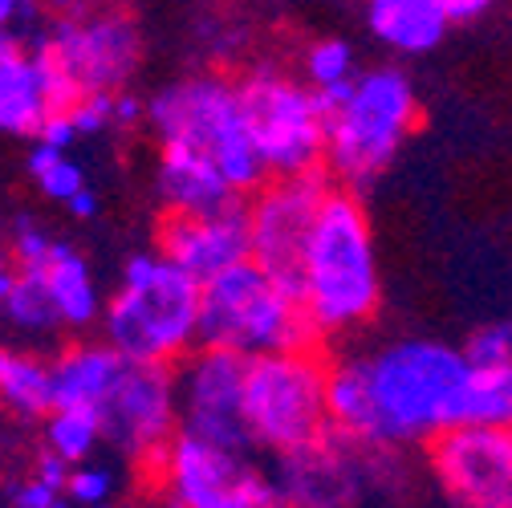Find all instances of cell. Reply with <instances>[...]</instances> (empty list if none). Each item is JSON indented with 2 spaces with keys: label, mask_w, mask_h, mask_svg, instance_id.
<instances>
[{
  "label": "cell",
  "mask_w": 512,
  "mask_h": 508,
  "mask_svg": "<svg viewBox=\"0 0 512 508\" xmlns=\"http://www.w3.org/2000/svg\"><path fill=\"white\" fill-rule=\"evenodd\" d=\"M472 374L468 350L443 342H395L370 358L330 370V423L350 439L395 448L431 443L439 431L460 427V399Z\"/></svg>",
  "instance_id": "1"
},
{
  "label": "cell",
  "mask_w": 512,
  "mask_h": 508,
  "mask_svg": "<svg viewBox=\"0 0 512 508\" xmlns=\"http://www.w3.org/2000/svg\"><path fill=\"white\" fill-rule=\"evenodd\" d=\"M305 309L322 338L362 326L378 309V257L370 220L354 192H334L305 244Z\"/></svg>",
  "instance_id": "2"
},
{
  "label": "cell",
  "mask_w": 512,
  "mask_h": 508,
  "mask_svg": "<svg viewBox=\"0 0 512 508\" xmlns=\"http://www.w3.org/2000/svg\"><path fill=\"white\" fill-rule=\"evenodd\" d=\"M196 342L240 354H273L313 350L322 342V330L313 326L305 301L285 293L256 257H244L204 281Z\"/></svg>",
  "instance_id": "3"
},
{
  "label": "cell",
  "mask_w": 512,
  "mask_h": 508,
  "mask_svg": "<svg viewBox=\"0 0 512 508\" xmlns=\"http://www.w3.org/2000/svg\"><path fill=\"white\" fill-rule=\"evenodd\" d=\"M330 370L313 350H273L248 354L244 370V423L261 448L281 456H301L326 439Z\"/></svg>",
  "instance_id": "4"
},
{
  "label": "cell",
  "mask_w": 512,
  "mask_h": 508,
  "mask_svg": "<svg viewBox=\"0 0 512 508\" xmlns=\"http://www.w3.org/2000/svg\"><path fill=\"white\" fill-rule=\"evenodd\" d=\"M151 126L163 143H191L208 151L236 192H256L269 167L256 151L236 86L224 78H187L159 90L147 106Z\"/></svg>",
  "instance_id": "5"
},
{
  "label": "cell",
  "mask_w": 512,
  "mask_h": 508,
  "mask_svg": "<svg viewBox=\"0 0 512 508\" xmlns=\"http://www.w3.org/2000/svg\"><path fill=\"white\" fill-rule=\"evenodd\" d=\"M419 122V98L403 70H366L354 78L350 102L326 118V167L350 187H366L387 171L411 126Z\"/></svg>",
  "instance_id": "6"
},
{
  "label": "cell",
  "mask_w": 512,
  "mask_h": 508,
  "mask_svg": "<svg viewBox=\"0 0 512 508\" xmlns=\"http://www.w3.org/2000/svg\"><path fill=\"white\" fill-rule=\"evenodd\" d=\"M200 293H204V281L196 273L163 257L155 285L147 289L122 285V293L110 297L102 313L106 342L131 362H175L196 342Z\"/></svg>",
  "instance_id": "7"
},
{
  "label": "cell",
  "mask_w": 512,
  "mask_h": 508,
  "mask_svg": "<svg viewBox=\"0 0 512 508\" xmlns=\"http://www.w3.org/2000/svg\"><path fill=\"white\" fill-rule=\"evenodd\" d=\"M240 106L248 118V131L256 139L265 167L273 175H301L309 167H322L326 159V114L317 110L313 94L297 82L256 70L240 86Z\"/></svg>",
  "instance_id": "8"
},
{
  "label": "cell",
  "mask_w": 512,
  "mask_h": 508,
  "mask_svg": "<svg viewBox=\"0 0 512 508\" xmlns=\"http://www.w3.org/2000/svg\"><path fill=\"white\" fill-rule=\"evenodd\" d=\"M330 196V167H309L301 175H281V183L265 187L252 212V257L261 261L285 293L305 301V244Z\"/></svg>",
  "instance_id": "9"
},
{
  "label": "cell",
  "mask_w": 512,
  "mask_h": 508,
  "mask_svg": "<svg viewBox=\"0 0 512 508\" xmlns=\"http://www.w3.org/2000/svg\"><path fill=\"white\" fill-rule=\"evenodd\" d=\"M439 488L468 508H512V423H464L431 439Z\"/></svg>",
  "instance_id": "10"
},
{
  "label": "cell",
  "mask_w": 512,
  "mask_h": 508,
  "mask_svg": "<svg viewBox=\"0 0 512 508\" xmlns=\"http://www.w3.org/2000/svg\"><path fill=\"white\" fill-rule=\"evenodd\" d=\"M244 370L248 354L228 346H204V354L183 374V431L216 443L232 456H244L256 443L244 423Z\"/></svg>",
  "instance_id": "11"
},
{
  "label": "cell",
  "mask_w": 512,
  "mask_h": 508,
  "mask_svg": "<svg viewBox=\"0 0 512 508\" xmlns=\"http://www.w3.org/2000/svg\"><path fill=\"white\" fill-rule=\"evenodd\" d=\"M102 411V439L126 456H151L163 448L175 423V378L167 362H131Z\"/></svg>",
  "instance_id": "12"
},
{
  "label": "cell",
  "mask_w": 512,
  "mask_h": 508,
  "mask_svg": "<svg viewBox=\"0 0 512 508\" xmlns=\"http://www.w3.org/2000/svg\"><path fill=\"white\" fill-rule=\"evenodd\" d=\"M163 257L179 261L200 281L216 277L220 269L252 257V212L244 204L216 212V216H191V212H171L159 232Z\"/></svg>",
  "instance_id": "13"
},
{
  "label": "cell",
  "mask_w": 512,
  "mask_h": 508,
  "mask_svg": "<svg viewBox=\"0 0 512 508\" xmlns=\"http://www.w3.org/2000/svg\"><path fill=\"white\" fill-rule=\"evenodd\" d=\"M49 45L74 70V78L86 86V94L122 86L131 78L135 57H139L135 25L122 17H106V21H90V25H57Z\"/></svg>",
  "instance_id": "14"
},
{
  "label": "cell",
  "mask_w": 512,
  "mask_h": 508,
  "mask_svg": "<svg viewBox=\"0 0 512 508\" xmlns=\"http://www.w3.org/2000/svg\"><path fill=\"white\" fill-rule=\"evenodd\" d=\"M240 472H244L240 456L183 431L167 448L163 488H167V500L183 508H232V488Z\"/></svg>",
  "instance_id": "15"
},
{
  "label": "cell",
  "mask_w": 512,
  "mask_h": 508,
  "mask_svg": "<svg viewBox=\"0 0 512 508\" xmlns=\"http://www.w3.org/2000/svg\"><path fill=\"white\" fill-rule=\"evenodd\" d=\"M159 196L171 212H191V216H216L240 204V192L220 171V163L191 143H163Z\"/></svg>",
  "instance_id": "16"
},
{
  "label": "cell",
  "mask_w": 512,
  "mask_h": 508,
  "mask_svg": "<svg viewBox=\"0 0 512 508\" xmlns=\"http://www.w3.org/2000/svg\"><path fill=\"white\" fill-rule=\"evenodd\" d=\"M131 358L118 354L110 342L106 346H78L61 354V362L49 370L53 374V411L61 407H102L118 378L126 374Z\"/></svg>",
  "instance_id": "17"
},
{
  "label": "cell",
  "mask_w": 512,
  "mask_h": 508,
  "mask_svg": "<svg viewBox=\"0 0 512 508\" xmlns=\"http://www.w3.org/2000/svg\"><path fill=\"white\" fill-rule=\"evenodd\" d=\"M366 25L399 53H427L443 41L452 17L439 0H366Z\"/></svg>",
  "instance_id": "18"
},
{
  "label": "cell",
  "mask_w": 512,
  "mask_h": 508,
  "mask_svg": "<svg viewBox=\"0 0 512 508\" xmlns=\"http://www.w3.org/2000/svg\"><path fill=\"white\" fill-rule=\"evenodd\" d=\"M45 273H49V289H53V301L61 313V326H70V330L94 326L98 322V293H94L90 269L78 252L70 244H53Z\"/></svg>",
  "instance_id": "19"
},
{
  "label": "cell",
  "mask_w": 512,
  "mask_h": 508,
  "mask_svg": "<svg viewBox=\"0 0 512 508\" xmlns=\"http://www.w3.org/2000/svg\"><path fill=\"white\" fill-rule=\"evenodd\" d=\"M49 114L37 66L29 57H13L5 70H0V131L5 135H37L41 122Z\"/></svg>",
  "instance_id": "20"
},
{
  "label": "cell",
  "mask_w": 512,
  "mask_h": 508,
  "mask_svg": "<svg viewBox=\"0 0 512 508\" xmlns=\"http://www.w3.org/2000/svg\"><path fill=\"white\" fill-rule=\"evenodd\" d=\"M0 399H5L17 415H49L53 411V374L33 362L29 354L0 350Z\"/></svg>",
  "instance_id": "21"
},
{
  "label": "cell",
  "mask_w": 512,
  "mask_h": 508,
  "mask_svg": "<svg viewBox=\"0 0 512 508\" xmlns=\"http://www.w3.org/2000/svg\"><path fill=\"white\" fill-rule=\"evenodd\" d=\"M464 423H512V366H476L460 399Z\"/></svg>",
  "instance_id": "22"
},
{
  "label": "cell",
  "mask_w": 512,
  "mask_h": 508,
  "mask_svg": "<svg viewBox=\"0 0 512 508\" xmlns=\"http://www.w3.org/2000/svg\"><path fill=\"white\" fill-rule=\"evenodd\" d=\"M5 313H9L13 326L33 330V334H45V330H53V326L61 322L45 265H25V269H21L13 293L5 297Z\"/></svg>",
  "instance_id": "23"
},
{
  "label": "cell",
  "mask_w": 512,
  "mask_h": 508,
  "mask_svg": "<svg viewBox=\"0 0 512 508\" xmlns=\"http://www.w3.org/2000/svg\"><path fill=\"white\" fill-rule=\"evenodd\" d=\"M49 448L61 452L70 464L86 460L94 452V443L102 439V411L98 407H61L45 423Z\"/></svg>",
  "instance_id": "24"
},
{
  "label": "cell",
  "mask_w": 512,
  "mask_h": 508,
  "mask_svg": "<svg viewBox=\"0 0 512 508\" xmlns=\"http://www.w3.org/2000/svg\"><path fill=\"white\" fill-rule=\"evenodd\" d=\"M33 66H37V78H41V90H45L49 110L70 114V110L86 98V86L74 78V70L66 66V61H61V57L53 53V45H49V41H41V45H37Z\"/></svg>",
  "instance_id": "25"
},
{
  "label": "cell",
  "mask_w": 512,
  "mask_h": 508,
  "mask_svg": "<svg viewBox=\"0 0 512 508\" xmlns=\"http://www.w3.org/2000/svg\"><path fill=\"white\" fill-rule=\"evenodd\" d=\"M305 70L313 86H330L342 78H354V49L346 41H317L305 57Z\"/></svg>",
  "instance_id": "26"
},
{
  "label": "cell",
  "mask_w": 512,
  "mask_h": 508,
  "mask_svg": "<svg viewBox=\"0 0 512 508\" xmlns=\"http://www.w3.org/2000/svg\"><path fill=\"white\" fill-rule=\"evenodd\" d=\"M464 350L476 366H512V322H496V326L476 330Z\"/></svg>",
  "instance_id": "27"
},
{
  "label": "cell",
  "mask_w": 512,
  "mask_h": 508,
  "mask_svg": "<svg viewBox=\"0 0 512 508\" xmlns=\"http://www.w3.org/2000/svg\"><path fill=\"white\" fill-rule=\"evenodd\" d=\"M37 183H41V192L49 196V200H61V204H70L78 192H82V167L78 163H70L66 155H61L45 175H37Z\"/></svg>",
  "instance_id": "28"
},
{
  "label": "cell",
  "mask_w": 512,
  "mask_h": 508,
  "mask_svg": "<svg viewBox=\"0 0 512 508\" xmlns=\"http://www.w3.org/2000/svg\"><path fill=\"white\" fill-rule=\"evenodd\" d=\"M114 90H90L70 114H74V122H78V135H98L102 126L114 118Z\"/></svg>",
  "instance_id": "29"
},
{
  "label": "cell",
  "mask_w": 512,
  "mask_h": 508,
  "mask_svg": "<svg viewBox=\"0 0 512 508\" xmlns=\"http://www.w3.org/2000/svg\"><path fill=\"white\" fill-rule=\"evenodd\" d=\"M114 492V476L106 468H78L70 476V500L78 504H102Z\"/></svg>",
  "instance_id": "30"
},
{
  "label": "cell",
  "mask_w": 512,
  "mask_h": 508,
  "mask_svg": "<svg viewBox=\"0 0 512 508\" xmlns=\"http://www.w3.org/2000/svg\"><path fill=\"white\" fill-rule=\"evenodd\" d=\"M281 496L273 492V484L265 476H256V472H240L236 488H232V508H265V504H277Z\"/></svg>",
  "instance_id": "31"
},
{
  "label": "cell",
  "mask_w": 512,
  "mask_h": 508,
  "mask_svg": "<svg viewBox=\"0 0 512 508\" xmlns=\"http://www.w3.org/2000/svg\"><path fill=\"white\" fill-rule=\"evenodd\" d=\"M17 228H21V232H17V244H13L17 261H21V265H49L53 240H49L45 232H37L33 224H17Z\"/></svg>",
  "instance_id": "32"
},
{
  "label": "cell",
  "mask_w": 512,
  "mask_h": 508,
  "mask_svg": "<svg viewBox=\"0 0 512 508\" xmlns=\"http://www.w3.org/2000/svg\"><path fill=\"white\" fill-rule=\"evenodd\" d=\"M37 139H45V143H53V147L66 151V147L78 139V122H74V114H57V110H49L45 122H41V131H37Z\"/></svg>",
  "instance_id": "33"
},
{
  "label": "cell",
  "mask_w": 512,
  "mask_h": 508,
  "mask_svg": "<svg viewBox=\"0 0 512 508\" xmlns=\"http://www.w3.org/2000/svg\"><path fill=\"white\" fill-rule=\"evenodd\" d=\"M70 476H74V472H70V460L61 456V452L49 448L45 456H37V480H45L49 488H57V492L70 488Z\"/></svg>",
  "instance_id": "34"
},
{
  "label": "cell",
  "mask_w": 512,
  "mask_h": 508,
  "mask_svg": "<svg viewBox=\"0 0 512 508\" xmlns=\"http://www.w3.org/2000/svg\"><path fill=\"white\" fill-rule=\"evenodd\" d=\"M13 504H17V508H57V504H61V492L33 476V484H21V488L13 492Z\"/></svg>",
  "instance_id": "35"
},
{
  "label": "cell",
  "mask_w": 512,
  "mask_h": 508,
  "mask_svg": "<svg viewBox=\"0 0 512 508\" xmlns=\"http://www.w3.org/2000/svg\"><path fill=\"white\" fill-rule=\"evenodd\" d=\"M159 261H163V257H151V252H139V257H131V261H126V273H122V285H131V289L155 285Z\"/></svg>",
  "instance_id": "36"
},
{
  "label": "cell",
  "mask_w": 512,
  "mask_h": 508,
  "mask_svg": "<svg viewBox=\"0 0 512 508\" xmlns=\"http://www.w3.org/2000/svg\"><path fill=\"white\" fill-rule=\"evenodd\" d=\"M350 94H354V78H342V82H330V86H317L313 90V102H317V110L330 118V114H338L350 102Z\"/></svg>",
  "instance_id": "37"
},
{
  "label": "cell",
  "mask_w": 512,
  "mask_h": 508,
  "mask_svg": "<svg viewBox=\"0 0 512 508\" xmlns=\"http://www.w3.org/2000/svg\"><path fill=\"white\" fill-rule=\"evenodd\" d=\"M439 5H443V13L447 17H452V21H476V17H484L492 5H496V0H439Z\"/></svg>",
  "instance_id": "38"
},
{
  "label": "cell",
  "mask_w": 512,
  "mask_h": 508,
  "mask_svg": "<svg viewBox=\"0 0 512 508\" xmlns=\"http://www.w3.org/2000/svg\"><path fill=\"white\" fill-rule=\"evenodd\" d=\"M61 159V147H53V143H45V139H37V147L29 151V175L37 179V175H45L53 163Z\"/></svg>",
  "instance_id": "39"
},
{
  "label": "cell",
  "mask_w": 512,
  "mask_h": 508,
  "mask_svg": "<svg viewBox=\"0 0 512 508\" xmlns=\"http://www.w3.org/2000/svg\"><path fill=\"white\" fill-rule=\"evenodd\" d=\"M143 118V102L139 98H131V94H118L114 98V122L118 126H135Z\"/></svg>",
  "instance_id": "40"
},
{
  "label": "cell",
  "mask_w": 512,
  "mask_h": 508,
  "mask_svg": "<svg viewBox=\"0 0 512 508\" xmlns=\"http://www.w3.org/2000/svg\"><path fill=\"white\" fill-rule=\"evenodd\" d=\"M70 212H74L78 220H90V216L98 212V200H94V192H86V187H82V192L70 200Z\"/></svg>",
  "instance_id": "41"
},
{
  "label": "cell",
  "mask_w": 512,
  "mask_h": 508,
  "mask_svg": "<svg viewBox=\"0 0 512 508\" xmlns=\"http://www.w3.org/2000/svg\"><path fill=\"white\" fill-rule=\"evenodd\" d=\"M13 285H17V273L9 265H0V305H5V297L13 293Z\"/></svg>",
  "instance_id": "42"
},
{
  "label": "cell",
  "mask_w": 512,
  "mask_h": 508,
  "mask_svg": "<svg viewBox=\"0 0 512 508\" xmlns=\"http://www.w3.org/2000/svg\"><path fill=\"white\" fill-rule=\"evenodd\" d=\"M17 13H21V9H17V0H0V29H5Z\"/></svg>",
  "instance_id": "43"
},
{
  "label": "cell",
  "mask_w": 512,
  "mask_h": 508,
  "mask_svg": "<svg viewBox=\"0 0 512 508\" xmlns=\"http://www.w3.org/2000/svg\"><path fill=\"white\" fill-rule=\"evenodd\" d=\"M45 5H49V9H61V13H66V9H74V5H78V0H45Z\"/></svg>",
  "instance_id": "44"
},
{
  "label": "cell",
  "mask_w": 512,
  "mask_h": 508,
  "mask_svg": "<svg viewBox=\"0 0 512 508\" xmlns=\"http://www.w3.org/2000/svg\"><path fill=\"white\" fill-rule=\"evenodd\" d=\"M33 5H37V0H17V9H21L17 17H29V13H33Z\"/></svg>",
  "instance_id": "45"
},
{
  "label": "cell",
  "mask_w": 512,
  "mask_h": 508,
  "mask_svg": "<svg viewBox=\"0 0 512 508\" xmlns=\"http://www.w3.org/2000/svg\"><path fill=\"white\" fill-rule=\"evenodd\" d=\"M114 5H131V0H114Z\"/></svg>",
  "instance_id": "46"
}]
</instances>
